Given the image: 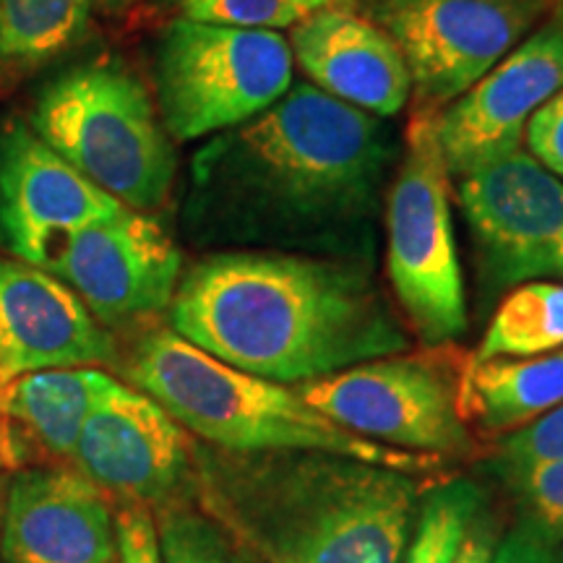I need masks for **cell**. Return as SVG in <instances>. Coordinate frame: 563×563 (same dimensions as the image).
Segmentation results:
<instances>
[{"label":"cell","instance_id":"6da1fadb","mask_svg":"<svg viewBox=\"0 0 563 563\" xmlns=\"http://www.w3.org/2000/svg\"><path fill=\"white\" fill-rule=\"evenodd\" d=\"M167 313L211 357L287 386L410 350L371 274L342 258L211 253L180 274Z\"/></svg>","mask_w":563,"mask_h":563},{"label":"cell","instance_id":"7a4b0ae2","mask_svg":"<svg viewBox=\"0 0 563 563\" xmlns=\"http://www.w3.org/2000/svg\"><path fill=\"white\" fill-rule=\"evenodd\" d=\"M394 157L382 118L292 84L262 115L194 154L186 209L211 232L323 238L376 209Z\"/></svg>","mask_w":563,"mask_h":563},{"label":"cell","instance_id":"3957f363","mask_svg":"<svg viewBox=\"0 0 563 563\" xmlns=\"http://www.w3.org/2000/svg\"><path fill=\"white\" fill-rule=\"evenodd\" d=\"M209 517L262 563H397L426 485L327 452H222Z\"/></svg>","mask_w":563,"mask_h":563},{"label":"cell","instance_id":"277c9868","mask_svg":"<svg viewBox=\"0 0 563 563\" xmlns=\"http://www.w3.org/2000/svg\"><path fill=\"white\" fill-rule=\"evenodd\" d=\"M123 371L131 386L222 452H327L410 475L443 464L344 431L313 410L295 386L232 368L173 329L141 336Z\"/></svg>","mask_w":563,"mask_h":563},{"label":"cell","instance_id":"5b68a950","mask_svg":"<svg viewBox=\"0 0 563 563\" xmlns=\"http://www.w3.org/2000/svg\"><path fill=\"white\" fill-rule=\"evenodd\" d=\"M30 125L84 178L136 211L159 209L175 180V150L150 91L129 66H70L34 100Z\"/></svg>","mask_w":563,"mask_h":563},{"label":"cell","instance_id":"8992f818","mask_svg":"<svg viewBox=\"0 0 563 563\" xmlns=\"http://www.w3.org/2000/svg\"><path fill=\"white\" fill-rule=\"evenodd\" d=\"M292 51L272 30H235L173 19L157 37L154 91L175 141L238 129L292 87Z\"/></svg>","mask_w":563,"mask_h":563},{"label":"cell","instance_id":"52a82bcc","mask_svg":"<svg viewBox=\"0 0 563 563\" xmlns=\"http://www.w3.org/2000/svg\"><path fill=\"white\" fill-rule=\"evenodd\" d=\"M386 272L405 319L428 347L467 332V298L456 251L449 170L433 115L415 112L386 199Z\"/></svg>","mask_w":563,"mask_h":563},{"label":"cell","instance_id":"ba28073f","mask_svg":"<svg viewBox=\"0 0 563 563\" xmlns=\"http://www.w3.org/2000/svg\"><path fill=\"white\" fill-rule=\"evenodd\" d=\"M295 389L334 426L384 446L435 460L473 452L460 407L462 373L435 352L376 357Z\"/></svg>","mask_w":563,"mask_h":563},{"label":"cell","instance_id":"9c48e42d","mask_svg":"<svg viewBox=\"0 0 563 563\" xmlns=\"http://www.w3.org/2000/svg\"><path fill=\"white\" fill-rule=\"evenodd\" d=\"M555 0H378L363 13L405 55L415 112L452 104L553 13Z\"/></svg>","mask_w":563,"mask_h":563},{"label":"cell","instance_id":"30bf717a","mask_svg":"<svg viewBox=\"0 0 563 563\" xmlns=\"http://www.w3.org/2000/svg\"><path fill=\"white\" fill-rule=\"evenodd\" d=\"M454 199L475 238L488 290L563 279V180L530 152L456 175Z\"/></svg>","mask_w":563,"mask_h":563},{"label":"cell","instance_id":"8fae6325","mask_svg":"<svg viewBox=\"0 0 563 563\" xmlns=\"http://www.w3.org/2000/svg\"><path fill=\"white\" fill-rule=\"evenodd\" d=\"M561 87L563 16L553 11L481 81L433 115L449 175L456 178L522 150L530 118Z\"/></svg>","mask_w":563,"mask_h":563},{"label":"cell","instance_id":"7c38bea8","mask_svg":"<svg viewBox=\"0 0 563 563\" xmlns=\"http://www.w3.org/2000/svg\"><path fill=\"white\" fill-rule=\"evenodd\" d=\"M183 256L159 220L123 207L110 220L76 230L51 274L74 290L102 327L146 319L170 308Z\"/></svg>","mask_w":563,"mask_h":563},{"label":"cell","instance_id":"4fadbf2b","mask_svg":"<svg viewBox=\"0 0 563 563\" xmlns=\"http://www.w3.org/2000/svg\"><path fill=\"white\" fill-rule=\"evenodd\" d=\"M76 473L123 504L167 506L191 475V443L178 420L150 394L110 378L74 456Z\"/></svg>","mask_w":563,"mask_h":563},{"label":"cell","instance_id":"5bb4252c","mask_svg":"<svg viewBox=\"0 0 563 563\" xmlns=\"http://www.w3.org/2000/svg\"><path fill=\"white\" fill-rule=\"evenodd\" d=\"M121 209L30 123L9 118L0 125V245L13 258L47 272L76 230Z\"/></svg>","mask_w":563,"mask_h":563},{"label":"cell","instance_id":"9a60e30c","mask_svg":"<svg viewBox=\"0 0 563 563\" xmlns=\"http://www.w3.org/2000/svg\"><path fill=\"white\" fill-rule=\"evenodd\" d=\"M115 340L55 274L0 256V384L34 371L104 365Z\"/></svg>","mask_w":563,"mask_h":563},{"label":"cell","instance_id":"2e32d148","mask_svg":"<svg viewBox=\"0 0 563 563\" xmlns=\"http://www.w3.org/2000/svg\"><path fill=\"white\" fill-rule=\"evenodd\" d=\"M0 563H118L115 517L76 470H24L9 481Z\"/></svg>","mask_w":563,"mask_h":563},{"label":"cell","instance_id":"e0dca14e","mask_svg":"<svg viewBox=\"0 0 563 563\" xmlns=\"http://www.w3.org/2000/svg\"><path fill=\"white\" fill-rule=\"evenodd\" d=\"M292 60L311 87L376 118H394L412 97L405 55L361 9H319L290 26Z\"/></svg>","mask_w":563,"mask_h":563},{"label":"cell","instance_id":"ac0fdd59","mask_svg":"<svg viewBox=\"0 0 563 563\" xmlns=\"http://www.w3.org/2000/svg\"><path fill=\"white\" fill-rule=\"evenodd\" d=\"M563 402V347L534 357H498L462 371L460 407L485 433H511Z\"/></svg>","mask_w":563,"mask_h":563},{"label":"cell","instance_id":"d6986e66","mask_svg":"<svg viewBox=\"0 0 563 563\" xmlns=\"http://www.w3.org/2000/svg\"><path fill=\"white\" fill-rule=\"evenodd\" d=\"M110 373L95 365L34 371L0 384V415L37 441L47 454L70 460Z\"/></svg>","mask_w":563,"mask_h":563},{"label":"cell","instance_id":"ffe728a7","mask_svg":"<svg viewBox=\"0 0 563 563\" xmlns=\"http://www.w3.org/2000/svg\"><path fill=\"white\" fill-rule=\"evenodd\" d=\"M95 0H0V95L76 47Z\"/></svg>","mask_w":563,"mask_h":563},{"label":"cell","instance_id":"44dd1931","mask_svg":"<svg viewBox=\"0 0 563 563\" xmlns=\"http://www.w3.org/2000/svg\"><path fill=\"white\" fill-rule=\"evenodd\" d=\"M563 347V282L517 285L496 308L470 363L534 357Z\"/></svg>","mask_w":563,"mask_h":563},{"label":"cell","instance_id":"7402d4cb","mask_svg":"<svg viewBox=\"0 0 563 563\" xmlns=\"http://www.w3.org/2000/svg\"><path fill=\"white\" fill-rule=\"evenodd\" d=\"M483 504L481 485L473 481L426 485L412 532L397 563H452Z\"/></svg>","mask_w":563,"mask_h":563},{"label":"cell","instance_id":"603a6c76","mask_svg":"<svg viewBox=\"0 0 563 563\" xmlns=\"http://www.w3.org/2000/svg\"><path fill=\"white\" fill-rule=\"evenodd\" d=\"M154 525L162 563H262L209 514L167 504L157 509Z\"/></svg>","mask_w":563,"mask_h":563},{"label":"cell","instance_id":"cb8c5ba5","mask_svg":"<svg viewBox=\"0 0 563 563\" xmlns=\"http://www.w3.org/2000/svg\"><path fill=\"white\" fill-rule=\"evenodd\" d=\"M504 481L517 498L525 530L553 548L563 545V456L504 467Z\"/></svg>","mask_w":563,"mask_h":563},{"label":"cell","instance_id":"d4e9b609","mask_svg":"<svg viewBox=\"0 0 563 563\" xmlns=\"http://www.w3.org/2000/svg\"><path fill=\"white\" fill-rule=\"evenodd\" d=\"M178 19L235 30H272L298 24L308 11L300 0H159Z\"/></svg>","mask_w":563,"mask_h":563},{"label":"cell","instance_id":"484cf974","mask_svg":"<svg viewBox=\"0 0 563 563\" xmlns=\"http://www.w3.org/2000/svg\"><path fill=\"white\" fill-rule=\"evenodd\" d=\"M563 456V402L555 405L540 418H534L517 431L506 433L498 452V464L504 467H522V464L561 460Z\"/></svg>","mask_w":563,"mask_h":563},{"label":"cell","instance_id":"4316f807","mask_svg":"<svg viewBox=\"0 0 563 563\" xmlns=\"http://www.w3.org/2000/svg\"><path fill=\"white\" fill-rule=\"evenodd\" d=\"M118 563H162L157 525L150 506L123 504L115 514Z\"/></svg>","mask_w":563,"mask_h":563},{"label":"cell","instance_id":"83f0119b","mask_svg":"<svg viewBox=\"0 0 563 563\" xmlns=\"http://www.w3.org/2000/svg\"><path fill=\"white\" fill-rule=\"evenodd\" d=\"M525 139L532 157L563 180V87L530 118Z\"/></svg>","mask_w":563,"mask_h":563},{"label":"cell","instance_id":"f1b7e54d","mask_svg":"<svg viewBox=\"0 0 563 563\" xmlns=\"http://www.w3.org/2000/svg\"><path fill=\"white\" fill-rule=\"evenodd\" d=\"M490 563H563V559L559 548L543 543L525 527H517L496 545Z\"/></svg>","mask_w":563,"mask_h":563},{"label":"cell","instance_id":"f546056e","mask_svg":"<svg viewBox=\"0 0 563 563\" xmlns=\"http://www.w3.org/2000/svg\"><path fill=\"white\" fill-rule=\"evenodd\" d=\"M496 545V527H493L490 519L481 511L475 517V522L470 525L467 534H464L460 551H456L452 563H490Z\"/></svg>","mask_w":563,"mask_h":563},{"label":"cell","instance_id":"4dcf8cb0","mask_svg":"<svg viewBox=\"0 0 563 563\" xmlns=\"http://www.w3.org/2000/svg\"><path fill=\"white\" fill-rule=\"evenodd\" d=\"M21 456H24V452H21L19 446V433L13 431L9 420L0 418V473L9 467H16L19 462H24Z\"/></svg>","mask_w":563,"mask_h":563},{"label":"cell","instance_id":"1f68e13d","mask_svg":"<svg viewBox=\"0 0 563 563\" xmlns=\"http://www.w3.org/2000/svg\"><path fill=\"white\" fill-rule=\"evenodd\" d=\"M308 11L319 9H357V0H300Z\"/></svg>","mask_w":563,"mask_h":563},{"label":"cell","instance_id":"d6a6232c","mask_svg":"<svg viewBox=\"0 0 563 563\" xmlns=\"http://www.w3.org/2000/svg\"><path fill=\"white\" fill-rule=\"evenodd\" d=\"M5 496H9V477L0 473V530H3V514H5Z\"/></svg>","mask_w":563,"mask_h":563},{"label":"cell","instance_id":"836d02e7","mask_svg":"<svg viewBox=\"0 0 563 563\" xmlns=\"http://www.w3.org/2000/svg\"><path fill=\"white\" fill-rule=\"evenodd\" d=\"M97 3H100L104 11H123L129 9L131 3H136V0H97Z\"/></svg>","mask_w":563,"mask_h":563},{"label":"cell","instance_id":"e575fe53","mask_svg":"<svg viewBox=\"0 0 563 563\" xmlns=\"http://www.w3.org/2000/svg\"><path fill=\"white\" fill-rule=\"evenodd\" d=\"M373 3H378V0H357V9L365 11V9H371Z\"/></svg>","mask_w":563,"mask_h":563},{"label":"cell","instance_id":"d590c367","mask_svg":"<svg viewBox=\"0 0 563 563\" xmlns=\"http://www.w3.org/2000/svg\"><path fill=\"white\" fill-rule=\"evenodd\" d=\"M553 11H555V13H561V16H563V0H555Z\"/></svg>","mask_w":563,"mask_h":563},{"label":"cell","instance_id":"8d00e7d4","mask_svg":"<svg viewBox=\"0 0 563 563\" xmlns=\"http://www.w3.org/2000/svg\"><path fill=\"white\" fill-rule=\"evenodd\" d=\"M561 559H563V551H561Z\"/></svg>","mask_w":563,"mask_h":563}]
</instances>
